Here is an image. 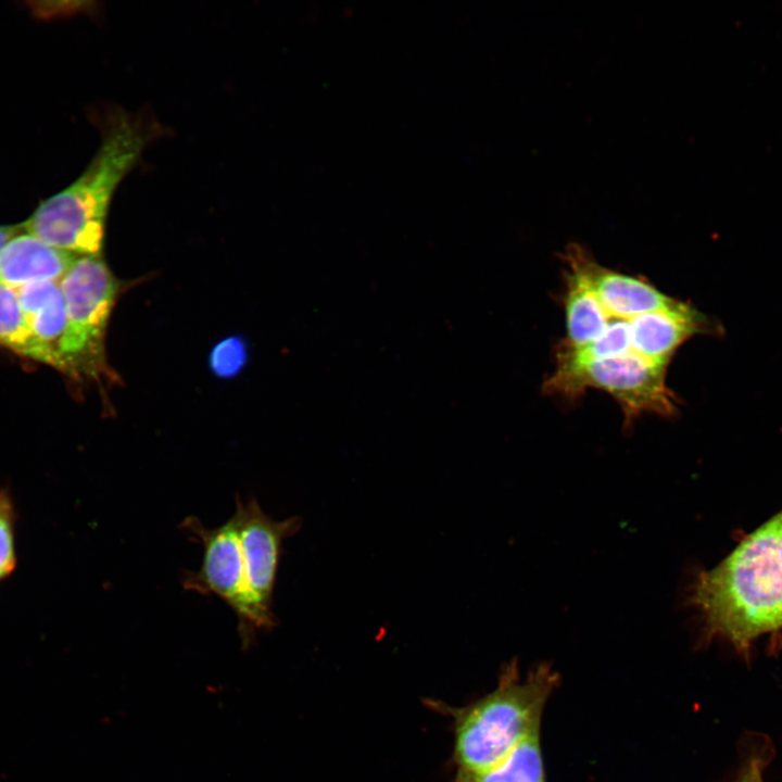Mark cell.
<instances>
[{
	"label": "cell",
	"mask_w": 782,
	"mask_h": 782,
	"mask_svg": "<svg viewBox=\"0 0 782 782\" xmlns=\"http://www.w3.org/2000/svg\"><path fill=\"white\" fill-rule=\"evenodd\" d=\"M101 143L85 171L41 201L24 231L77 255H101L113 195L163 128L148 116L112 111L101 122Z\"/></svg>",
	"instance_id": "cell-1"
},
{
	"label": "cell",
	"mask_w": 782,
	"mask_h": 782,
	"mask_svg": "<svg viewBox=\"0 0 782 782\" xmlns=\"http://www.w3.org/2000/svg\"><path fill=\"white\" fill-rule=\"evenodd\" d=\"M780 524L778 513L696 576L688 603L706 638H722L744 652L759 636L782 629Z\"/></svg>",
	"instance_id": "cell-2"
},
{
	"label": "cell",
	"mask_w": 782,
	"mask_h": 782,
	"mask_svg": "<svg viewBox=\"0 0 782 782\" xmlns=\"http://www.w3.org/2000/svg\"><path fill=\"white\" fill-rule=\"evenodd\" d=\"M515 669L491 694L461 718L455 754L463 773L484 771L502 761L531 734L539 732L544 704L555 676L541 666L518 680Z\"/></svg>",
	"instance_id": "cell-3"
},
{
	"label": "cell",
	"mask_w": 782,
	"mask_h": 782,
	"mask_svg": "<svg viewBox=\"0 0 782 782\" xmlns=\"http://www.w3.org/2000/svg\"><path fill=\"white\" fill-rule=\"evenodd\" d=\"M59 282L66 307L59 370L76 379L114 382L105 335L119 281L101 255H79Z\"/></svg>",
	"instance_id": "cell-4"
},
{
	"label": "cell",
	"mask_w": 782,
	"mask_h": 782,
	"mask_svg": "<svg viewBox=\"0 0 782 782\" xmlns=\"http://www.w3.org/2000/svg\"><path fill=\"white\" fill-rule=\"evenodd\" d=\"M667 367L640 356L555 362L543 391L567 399L581 396L588 388L609 393L620 405L625 426L642 414L670 417L677 413V398L666 383Z\"/></svg>",
	"instance_id": "cell-5"
},
{
	"label": "cell",
	"mask_w": 782,
	"mask_h": 782,
	"mask_svg": "<svg viewBox=\"0 0 782 782\" xmlns=\"http://www.w3.org/2000/svg\"><path fill=\"white\" fill-rule=\"evenodd\" d=\"M182 527L203 547L200 568L186 575L184 586L223 600L235 611L244 639L272 627L275 618L260 610L248 588L234 515L216 528H206L192 517L185 519Z\"/></svg>",
	"instance_id": "cell-6"
},
{
	"label": "cell",
	"mask_w": 782,
	"mask_h": 782,
	"mask_svg": "<svg viewBox=\"0 0 782 782\" xmlns=\"http://www.w3.org/2000/svg\"><path fill=\"white\" fill-rule=\"evenodd\" d=\"M232 515L250 593L260 610L275 618L272 602L281 545L285 539L299 530L301 519L275 520L253 497L245 502L238 499Z\"/></svg>",
	"instance_id": "cell-7"
},
{
	"label": "cell",
	"mask_w": 782,
	"mask_h": 782,
	"mask_svg": "<svg viewBox=\"0 0 782 782\" xmlns=\"http://www.w3.org/2000/svg\"><path fill=\"white\" fill-rule=\"evenodd\" d=\"M579 263L602 311L631 317L671 305L670 298L644 278L628 276L602 266L579 244L573 243Z\"/></svg>",
	"instance_id": "cell-8"
},
{
	"label": "cell",
	"mask_w": 782,
	"mask_h": 782,
	"mask_svg": "<svg viewBox=\"0 0 782 782\" xmlns=\"http://www.w3.org/2000/svg\"><path fill=\"white\" fill-rule=\"evenodd\" d=\"M78 256L23 229L0 250V283L18 289L33 282L60 281Z\"/></svg>",
	"instance_id": "cell-9"
},
{
	"label": "cell",
	"mask_w": 782,
	"mask_h": 782,
	"mask_svg": "<svg viewBox=\"0 0 782 782\" xmlns=\"http://www.w3.org/2000/svg\"><path fill=\"white\" fill-rule=\"evenodd\" d=\"M26 323L60 369L59 350L66 327V307L59 281H39L15 289Z\"/></svg>",
	"instance_id": "cell-10"
},
{
	"label": "cell",
	"mask_w": 782,
	"mask_h": 782,
	"mask_svg": "<svg viewBox=\"0 0 782 782\" xmlns=\"http://www.w3.org/2000/svg\"><path fill=\"white\" fill-rule=\"evenodd\" d=\"M461 782H544L539 732L528 736L495 766L477 773H463Z\"/></svg>",
	"instance_id": "cell-11"
},
{
	"label": "cell",
	"mask_w": 782,
	"mask_h": 782,
	"mask_svg": "<svg viewBox=\"0 0 782 782\" xmlns=\"http://www.w3.org/2000/svg\"><path fill=\"white\" fill-rule=\"evenodd\" d=\"M0 345L52 366L45 349L33 336L15 289L0 283Z\"/></svg>",
	"instance_id": "cell-12"
},
{
	"label": "cell",
	"mask_w": 782,
	"mask_h": 782,
	"mask_svg": "<svg viewBox=\"0 0 782 782\" xmlns=\"http://www.w3.org/2000/svg\"><path fill=\"white\" fill-rule=\"evenodd\" d=\"M15 521L12 497L7 489H0V583L8 579L16 567Z\"/></svg>",
	"instance_id": "cell-13"
},
{
	"label": "cell",
	"mask_w": 782,
	"mask_h": 782,
	"mask_svg": "<svg viewBox=\"0 0 782 782\" xmlns=\"http://www.w3.org/2000/svg\"><path fill=\"white\" fill-rule=\"evenodd\" d=\"M248 360L244 340L232 336L219 341L211 351L209 364L211 370L220 378H231L239 374Z\"/></svg>",
	"instance_id": "cell-14"
},
{
	"label": "cell",
	"mask_w": 782,
	"mask_h": 782,
	"mask_svg": "<svg viewBox=\"0 0 782 782\" xmlns=\"http://www.w3.org/2000/svg\"><path fill=\"white\" fill-rule=\"evenodd\" d=\"M740 782H764L760 765L757 760H753L748 765L745 772L741 777Z\"/></svg>",
	"instance_id": "cell-15"
},
{
	"label": "cell",
	"mask_w": 782,
	"mask_h": 782,
	"mask_svg": "<svg viewBox=\"0 0 782 782\" xmlns=\"http://www.w3.org/2000/svg\"><path fill=\"white\" fill-rule=\"evenodd\" d=\"M22 230V223L14 225H0V250L13 236Z\"/></svg>",
	"instance_id": "cell-16"
},
{
	"label": "cell",
	"mask_w": 782,
	"mask_h": 782,
	"mask_svg": "<svg viewBox=\"0 0 782 782\" xmlns=\"http://www.w3.org/2000/svg\"><path fill=\"white\" fill-rule=\"evenodd\" d=\"M779 514H780V517H781L779 550H780V554H781V557H782V510L779 512Z\"/></svg>",
	"instance_id": "cell-17"
}]
</instances>
